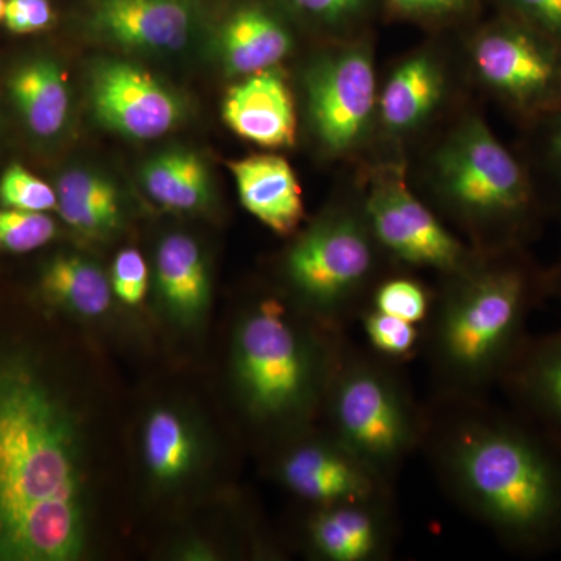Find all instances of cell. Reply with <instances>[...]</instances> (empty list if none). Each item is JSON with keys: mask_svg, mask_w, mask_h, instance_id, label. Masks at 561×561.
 Here are the masks:
<instances>
[{"mask_svg": "<svg viewBox=\"0 0 561 561\" xmlns=\"http://www.w3.org/2000/svg\"><path fill=\"white\" fill-rule=\"evenodd\" d=\"M81 431L68 400L31 359L0 357V561H76L87 552Z\"/></svg>", "mask_w": 561, "mask_h": 561, "instance_id": "obj_1", "label": "cell"}, {"mask_svg": "<svg viewBox=\"0 0 561 561\" xmlns=\"http://www.w3.org/2000/svg\"><path fill=\"white\" fill-rule=\"evenodd\" d=\"M421 449L446 494L511 551H560L561 449L519 413L434 400Z\"/></svg>", "mask_w": 561, "mask_h": 561, "instance_id": "obj_2", "label": "cell"}, {"mask_svg": "<svg viewBox=\"0 0 561 561\" xmlns=\"http://www.w3.org/2000/svg\"><path fill=\"white\" fill-rule=\"evenodd\" d=\"M545 297L548 276L526 247L482 251L470 267L442 278L421 331L434 400L481 398L501 383Z\"/></svg>", "mask_w": 561, "mask_h": 561, "instance_id": "obj_3", "label": "cell"}, {"mask_svg": "<svg viewBox=\"0 0 561 561\" xmlns=\"http://www.w3.org/2000/svg\"><path fill=\"white\" fill-rule=\"evenodd\" d=\"M423 165L432 208L476 250L526 247L540 228L546 205L530 165L479 114L454 122Z\"/></svg>", "mask_w": 561, "mask_h": 561, "instance_id": "obj_4", "label": "cell"}, {"mask_svg": "<svg viewBox=\"0 0 561 561\" xmlns=\"http://www.w3.org/2000/svg\"><path fill=\"white\" fill-rule=\"evenodd\" d=\"M341 334L319 321L306 327L278 298L251 306L232 343V379L250 420L262 427L302 426L323 409L348 343Z\"/></svg>", "mask_w": 561, "mask_h": 561, "instance_id": "obj_5", "label": "cell"}, {"mask_svg": "<svg viewBox=\"0 0 561 561\" xmlns=\"http://www.w3.org/2000/svg\"><path fill=\"white\" fill-rule=\"evenodd\" d=\"M393 264L365 214L360 191L332 203L291 243L283 276L302 312L324 327L342 331L370 305L373 291Z\"/></svg>", "mask_w": 561, "mask_h": 561, "instance_id": "obj_6", "label": "cell"}, {"mask_svg": "<svg viewBox=\"0 0 561 561\" xmlns=\"http://www.w3.org/2000/svg\"><path fill=\"white\" fill-rule=\"evenodd\" d=\"M398 365L346 343L323 404L332 434L391 490L426 434V409Z\"/></svg>", "mask_w": 561, "mask_h": 561, "instance_id": "obj_7", "label": "cell"}, {"mask_svg": "<svg viewBox=\"0 0 561 561\" xmlns=\"http://www.w3.org/2000/svg\"><path fill=\"white\" fill-rule=\"evenodd\" d=\"M465 32L472 79L527 128L561 108V49L548 36L494 10Z\"/></svg>", "mask_w": 561, "mask_h": 561, "instance_id": "obj_8", "label": "cell"}, {"mask_svg": "<svg viewBox=\"0 0 561 561\" xmlns=\"http://www.w3.org/2000/svg\"><path fill=\"white\" fill-rule=\"evenodd\" d=\"M306 116L320 150L353 158L376 135L378 76L373 35L332 41L302 76Z\"/></svg>", "mask_w": 561, "mask_h": 561, "instance_id": "obj_9", "label": "cell"}, {"mask_svg": "<svg viewBox=\"0 0 561 561\" xmlns=\"http://www.w3.org/2000/svg\"><path fill=\"white\" fill-rule=\"evenodd\" d=\"M360 186L362 203L376 241L397 265L438 273L470 267L482 251L461 241L409 184L404 164H375Z\"/></svg>", "mask_w": 561, "mask_h": 561, "instance_id": "obj_10", "label": "cell"}, {"mask_svg": "<svg viewBox=\"0 0 561 561\" xmlns=\"http://www.w3.org/2000/svg\"><path fill=\"white\" fill-rule=\"evenodd\" d=\"M91 106L103 127L125 138H161L183 119V103L135 62H99L91 73Z\"/></svg>", "mask_w": 561, "mask_h": 561, "instance_id": "obj_11", "label": "cell"}, {"mask_svg": "<svg viewBox=\"0 0 561 561\" xmlns=\"http://www.w3.org/2000/svg\"><path fill=\"white\" fill-rule=\"evenodd\" d=\"M276 474L313 507L393 493L330 430L291 442L280 454Z\"/></svg>", "mask_w": 561, "mask_h": 561, "instance_id": "obj_12", "label": "cell"}, {"mask_svg": "<svg viewBox=\"0 0 561 561\" xmlns=\"http://www.w3.org/2000/svg\"><path fill=\"white\" fill-rule=\"evenodd\" d=\"M451 92L449 65L437 46H421L391 68L378 95L376 133L389 142L411 140L445 108Z\"/></svg>", "mask_w": 561, "mask_h": 561, "instance_id": "obj_13", "label": "cell"}, {"mask_svg": "<svg viewBox=\"0 0 561 561\" xmlns=\"http://www.w3.org/2000/svg\"><path fill=\"white\" fill-rule=\"evenodd\" d=\"M391 494L317 505L306 523L309 551L323 561H382L398 541Z\"/></svg>", "mask_w": 561, "mask_h": 561, "instance_id": "obj_14", "label": "cell"}, {"mask_svg": "<svg viewBox=\"0 0 561 561\" xmlns=\"http://www.w3.org/2000/svg\"><path fill=\"white\" fill-rule=\"evenodd\" d=\"M294 47L291 18L278 0H239L217 32L221 65L241 79L278 68Z\"/></svg>", "mask_w": 561, "mask_h": 561, "instance_id": "obj_15", "label": "cell"}, {"mask_svg": "<svg viewBox=\"0 0 561 561\" xmlns=\"http://www.w3.org/2000/svg\"><path fill=\"white\" fill-rule=\"evenodd\" d=\"M221 117L239 138L264 149H286L297 140V110L278 68L242 77L221 103Z\"/></svg>", "mask_w": 561, "mask_h": 561, "instance_id": "obj_16", "label": "cell"}, {"mask_svg": "<svg viewBox=\"0 0 561 561\" xmlns=\"http://www.w3.org/2000/svg\"><path fill=\"white\" fill-rule=\"evenodd\" d=\"M195 18L192 0H98L92 25L122 47L171 51L186 46Z\"/></svg>", "mask_w": 561, "mask_h": 561, "instance_id": "obj_17", "label": "cell"}, {"mask_svg": "<svg viewBox=\"0 0 561 561\" xmlns=\"http://www.w3.org/2000/svg\"><path fill=\"white\" fill-rule=\"evenodd\" d=\"M501 386L516 413L561 449V330L541 337L529 335Z\"/></svg>", "mask_w": 561, "mask_h": 561, "instance_id": "obj_18", "label": "cell"}, {"mask_svg": "<svg viewBox=\"0 0 561 561\" xmlns=\"http://www.w3.org/2000/svg\"><path fill=\"white\" fill-rule=\"evenodd\" d=\"M243 208L279 236H289L305 219L301 186L286 158L253 154L228 165Z\"/></svg>", "mask_w": 561, "mask_h": 561, "instance_id": "obj_19", "label": "cell"}, {"mask_svg": "<svg viewBox=\"0 0 561 561\" xmlns=\"http://www.w3.org/2000/svg\"><path fill=\"white\" fill-rule=\"evenodd\" d=\"M9 91L33 135L51 138L62 130L69 114V90L58 62L49 58L24 62L10 77Z\"/></svg>", "mask_w": 561, "mask_h": 561, "instance_id": "obj_20", "label": "cell"}, {"mask_svg": "<svg viewBox=\"0 0 561 561\" xmlns=\"http://www.w3.org/2000/svg\"><path fill=\"white\" fill-rule=\"evenodd\" d=\"M157 280L173 316L194 321L209 301V276L201 247L186 234H169L157 253Z\"/></svg>", "mask_w": 561, "mask_h": 561, "instance_id": "obj_21", "label": "cell"}, {"mask_svg": "<svg viewBox=\"0 0 561 561\" xmlns=\"http://www.w3.org/2000/svg\"><path fill=\"white\" fill-rule=\"evenodd\" d=\"M61 219L73 230L87 234H105L119 227V191L113 181L91 169H70L57 181Z\"/></svg>", "mask_w": 561, "mask_h": 561, "instance_id": "obj_22", "label": "cell"}, {"mask_svg": "<svg viewBox=\"0 0 561 561\" xmlns=\"http://www.w3.org/2000/svg\"><path fill=\"white\" fill-rule=\"evenodd\" d=\"M144 190L168 209H201L210 197V176L205 161L190 150L162 151L140 171Z\"/></svg>", "mask_w": 561, "mask_h": 561, "instance_id": "obj_23", "label": "cell"}, {"mask_svg": "<svg viewBox=\"0 0 561 561\" xmlns=\"http://www.w3.org/2000/svg\"><path fill=\"white\" fill-rule=\"evenodd\" d=\"M41 287L51 301L81 317H101L111 306V284L94 262L73 254L51 260L41 276Z\"/></svg>", "mask_w": 561, "mask_h": 561, "instance_id": "obj_24", "label": "cell"}, {"mask_svg": "<svg viewBox=\"0 0 561 561\" xmlns=\"http://www.w3.org/2000/svg\"><path fill=\"white\" fill-rule=\"evenodd\" d=\"M195 457L194 435L171 409L150 413L144 427V459L160 482H176L190 472Z\"/></svg>", "mask_w": 561, "mask_h": 561, "instance_id": "obj_25", "label": "cell"}, {"mask_svg": "<svg viewBox=\"0 0 561 561\" xmlns=\"http://www.w3.org/2000/svg\"><path fill=\"white\" fill-rule=\"evenodd\" d=\"M290 18L313 31L345 41L370 35L376 22L386 18L383 0H278Z\"/></svg>", "mask_w": 561, "mask_h": 561, "instance_id": "obj_26", "label": "cell"}, {"mask_svg": "<svg viewBox=\"0 0 561 561\" xmlns=\"http://www.w3.org/2000/svg\"><path fill=\"white\" fill-rule=\"evenodd\" d=\"M486 0H383L386 20L435 33L465 31L485 14Z\"/></svg>", "mask_w": 561, "mask_h": 561, "instance_id": "obj_27", "label": "cell"}, {"mask_svg": "<svg viewBox=\"0 0 561 561\" xmlns=\"http://www.w3.org/2000/svg\"><path fill=\"white\" fill-rule=\"evenodd\" d=\"M434 294L420 279L387 275L373 291L368 308L423 324L431 312Z\"/></svg>", "mask_w": 561, "mask_h": 561, "instance_id": "obj_28", "label": "cell"}, {"mask_svg": "<svg viewBox=\"0 0 561 561\" xmlns=\"http://www.w3.org/2000/svg\"><path fill=\"white\" fill-rule=\"evenodd\" d=\"M373 351L394 362L411 359L421 348L419 324L367 308L359 319Z\"/></svg>", "mask_w": 561, "mask_h": 561, "instance_id": "obj_29", "label": "cell"}, {"mask_svg": "<svg viewBox=\"0 0 561 561\" xmlns=\"http://www.w3.org/2000/svg\"><path fill=\"white\" fill-rule=\"evenodd\" d=\"M57 225L46 213L0 206V251L28 253L47 245L55 238Z\"/></svg>", "mask_w": 561, "mask_h": 561, "instance_id": "obj_30", "label": "cell"}, {"mask_svg": "<svg viewBox=\"0 0 561 561\" xmlns=\"http://www.w3.org/2000/svg\"><path fill=\"white\" fill-rule=\"evenodd\" d=\"M57 191L21 164H13L0 179V206L3 208L47 213L57 208Z\"/></svg>", "mask_w": 561, "mask_h": 561, "instance_id": "obj_31", "label": "cell"}, {"mask_svg": "<svg viewBox=\"0 0 561 561\" xmlns=\"http://www.w3.org/2000/svg\"><path fill=\"white\" fill-rule=\"evenodd\" d=\"M531 131L530 165L531 172H540L561 205V108L529 127Z\"/></svg>", "mask_w": 561, "mask_h": 561, "instance_id": "obj_32", "label": "cell"}, {"mask_svg": "<svg viewBox=\"0 0 561 561\" xmlns=\"http://www.w3.org/2000/svg\"><path fill=\"white\" fill-rule=\"evenodd\" d=\"M494 11L524 22L561 49V0H486Z\"/></svg>", "mask_w": 561, "mask_h": 561, "instance_id": "obj_33", "label": "cell"}, {"mask_svg": "<svg viewBox=\"0 0 561 561\" xmlns=\"http://www.w3.org/2000/svg\"><path fill=\"white\" fill-rule=\"evenodd\" d=\"M149 286V268L140 251L125 249L119 251L111 273V289L124 305L139 306L146 298Z\"/></svg>", "mask_w": 561, "mask_h": 561, "instance_id": "obj_34", "label": "cell"}, {"mask_svg": "<svg viewBox=\"0 0 561 561\" xmlns=\"http://www.w3.org/2000/svg\"><path fill=\"white\" fill-rule=\"evenodd\" d=\"M54 21L50 0H5L3 24L10 32L28 35L46 31Z\"/></svg>", "mask_w": 561, "mask_h": 561, "instance_id": "obj_35", "label": "cell"}, {"mask_svg": "<svg viewBox=\"0 0 561 561\" xmlns=\"http://www.w3.org/2000/svg\"><path fill=\"white\" fill-rule=\"evenodd\" d=\"M546 276H548L549 297L559 298L561 301V253L551 271H546Z\"/></svg>", "mask_w": 561, "mask_h": 561, "instance_id": "obj_36", "label": "cell"}, {"mask_svg": "<svg viewBox=\"0 0 561 561\" xmlns=\"http://www.w3.org/2000/svg\"><path fill=\"white\" fill-rule=\"evenodd\" d=\"M3 11H5V0H0V21H3Z\"/></svg>", "mask_w": 561, "mask_h": 561, "instance_id": "obj_37", "label": "cell"}]
</instances>
